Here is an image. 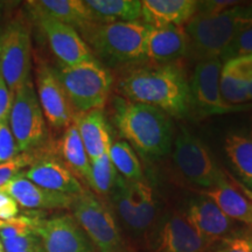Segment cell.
Returning <instances> with one entry per match:
<instances>
[{
    "label": "cell",
    "mask_w": 252,
    "mask_h": 252,
    "mask_svg": "<svg viewBox=\"0 0 252 252\" xmlns=\"http://www.w3.org/2000/svg\"><path fill=\"white\" fill-rule=\"evenodd\" d=\"M94 23H133L141 18V0H86Z\"/></svg>",
    "instance_id": "26"
},
{
    "label": "cell",
    "mask_w": 252,
    "mask_h": 252,
    "mask_svg": "<svg viewBox=\"0 0 252 252\" xmlns=\"http://www.w3.org/2000/svg\"><path fill=\"white\" fill-rule=\"evenodd\" d=\"M119 178L121 175L110 160L109 153H106L98 160L91 162L90 179L88 185L94 193L105 196L112 193Z\"/></svg>",
    "instance_id": "30"
},
{
    "label": "cell",
    "mask_w": 252,
    "mask_h": 252,
    "mask_svg": "<svg viewBox=\"0 0 252 252\" xmlns=\"http://www.w3.org/2000/svg\"><path fill=\"white\" fill-rule=\"evenodd\" d=\"M173 145L175 165L190 184L207 189L226 180L202 140L185 127L176 135Z\"/></svg>",
    "instance_id": "9"
},
{
    "label": "cell",
    "mask_w": 252,
    "mask_h": 252,
    "mask_svg": "<svg viewBox=\"0 0 252 252\" xmlns=\"http://www.w3.org/2000/svg\"><path fill=\"white\" fill-rule=\"evenodd\" d=\"M222 61L210 59L200 61L189 82L191 108L201 116H219L247 109L245 105H231L223 98L220 88V72Z\"/></svg>",
    "instance_id": "11"
},
{
    "label": "cell",
    "mask_w": 252,
    "mask_h": 252,
    "mask_svg": "<svg viewBox=\"0 0 252 252\" xmlns=\"http://www.w3.org/2000/svg\"><path fill=\"white\" fill-rule=\"evenodd\" d=\"M35 160L32 153H20L9 161L0 163V188L27 169Z\"/></svg>",
    "instance_id": "31"
},
{
    "label": "cell",
    "mask_w": 252,
    "mask_h": 252,
    "mask_svg": "<svg viewBox=\"0 0 252 252\" xmlns=\"http://www.w3.org/2000/svg\"><path fill=\"white\" fill-rule=\"evenodd\" d=\"M201 194L209 198L231 220L252 225V203L228 180L215 187L203 189Z\"/></svg>",
    "instance_id": "23"
},
{
    "label": "cell",
    "mask_w": 252,
    "mask_h": 252,
    "mask_svg": "<svg viewBox=\"0 0 252 252\" xmlns=\"http://www.w3.org/2000/svg\"><path fill=\"white\" fill-rule=\"evenodd\" d=\"M0 252H5V250H4V245H2L1 241H0Z\"/></svg>",
    "instance_id": "39"
},
{
    "label": "cell",
    "mask_w": 252,
    "mask_h": 252,
    "mask_svg": "<svg viewBox=\"0 0 252 252\" xmlns=\"http://www.w3.org/2000/svg\"><path fill=\"white\" fill-rule=\"evenodd\" d=\"M250 27H252V2H236L219 13L196 12L185 25L188 53L198 62L220 59L230 43Z\"/></svg>",
    "instance_id": "3"
},
{
    "label": "cell",
    "mask_w": 252,
    "mask_h": 252,
    "mask_svg": "<svg viewBox=\"0 0 252 252\" xmlns=\"http://www.w3.org/2000/svg\"><path fill=\"white\" fill-rule=\"evenodd\" d=\"M2 191L13 197L19 206L27 209H70L74 196L47 190L24 178L21 173L2 186Z\"/></svg>",
    "instance_id": "16"
},
{
    "label": "cell",
    "mask_w": 252,
    "mask_h": 252,
    "mask_svg": "<svg viewBox=\"0 0 252 252\" xmlns=\"http://www.w3.org/2000/svg\"><path fill=\"white\" fill-rule=\"evenodd\" d=\"M217 252H252V239L239 237L226 239Z\"/></svg>",
    "instance_id": "36"
},
{
    "label": "cell",
    "mask_w": 252,
    "mask_h": 252,
    "mask_svg": "<svg viewBox=\"0 0 252 252\" xmlns=\"http://www.w3.org/2000/svg\"><path fill=\"white\" fill-rule=\"evenodd\" d=\"M26 5L33 17L54 19L77 32L94 23L86 0H31Z\"/></svg>",
    "instance_id": "21"
},
{
    "label": "cell",
    "mask_w": 252,
    "mask_h": 252,
    "mask_svg": "<svg viewBox=\"0 0 252 252\" xmlns=\"http://www.w3.org/2000/svg\"><path fill=\"white\" fill-rule=\"evenodd\" d=\"M13 94H14L9 90L7 83L0 75V122L8 119Z\"/></svg>",
    "instance_id": "35"
},
{
    "label": "cell",
    "mask_w": 252,
    "mask_h": 252,
    "mask_svg": "<svg viewBox=\"0 0 252 252\" xmlns=\"http://www.w3.org/2000/svg\"><path fill=\"white\" fill-rule=\"evenodd\" d=\"M36 94L45 119L54 128H67L75 112L67 94L56 77L54 69L41 64L36 69Z\"/></svg>",
    "instance_id": "13"
},
{
    "label": "cell",
    "mask_w": 252,
    "mask_h": 252,
    "mask_svg": "<svg viewBox=\"0 0 252 252\" xmlns=\"http://www.w3.org/2000/svg\"><path fill=\"white\" fill-rule=\"evenodd\" d=\"M19 214V206L14 198L0 189V220H9L15 219Z\"/></svg>",
    "instance_id": "34"
},
{
    "label": "cell",
    "mask_w": 252,
    "mask_h": 252,
    "mask_svg": "<svg viewBox=\"0 0 252 252\" xmlns=\"http://www.w3.org/2000/svg\"><path fill=\"white\" fill-rule=\"evenodd\" d=\"M224 151L236 174L252 191V132L226 135Z\"/></svg>",
    "instance_id": "27"
},
{
    "label": "cell",
    "mask_w": 252,
    "mask_h": 252,
    "mask_svg": "<svg viewBox=\"0 0 252 252\" xmlns=\"http://www.w3.org/2000/svg\"><path fill=\"white\" fill-rule=\"evenodd\" d=\"M243 59L245 71L248 78V91H249V102H252V55L245 56Z\"/></svg>",
    "instance_id": "37"
},
{
    "label": "cell",
    "mask_w": 252,
    "mask_h": 252,
    "mask_svg": "<svg viewBox=\"0 0 252 252\" xmlns=\"http://www.w3.org/2000/svg\"><path fill=\"white\" fill-rule=\"evenodd\" d=\"M5 252H46L42 242L32 226V216H17L5 220L0 229Z\"/></svg>",
    "instance_id": "24"
},
{
    "label": "cell",
    "mask_w": 252,
    "mask_h": 252,
    "mask_svg": "<svg viewBox=\"0 0 252 252\" xmlns=\"http://www.w3.org/2000/svg\"><path fill=\"white\" fill-rule=\"evenodd\" d=\"M118 91L126 99L154 106L171 117H185L191 109L187 76L174 63L134 69L121 78Z\"/></svg>",
    "instance_id": "1"
},
{
    "label": "cell",
    "mask_w": 252,
    "mask_h": 252,
    "mask_svg": "<svg viewBox=\"0 0 252 252\" xmlns=\"http://www.w3.org/2000/svg\"><path fill=\"white\" fill-rule=\"evenodd\" d=\"M54 72L76 113L102 109L112 89L113 77L97 59L75 65H61Z\"/></svg>",
    "instance_id": "5"
},
{
    "label": "cell",
    "mask_w": 252,
    "mask_h": 252,
    "mask_svg": "<svg viewBox=\"0 0 252 252\" xmlns=\"http://www.w3.org/2000/svg\"><path fill=\"white\" fill-rule=\"evenodd\" d=\"M112 119L119 134L141 157L156 160L172 149L174 126L161 110L122 96L112 98Z\"/></svg>",
    "instance_id": "2"
},
{
    "label": "cell",
    "mask_w": 252,
    "mask_h": 252,
    "mask_svg": "<svg viewBox=\"0 0 252 252\" xmlns=\"http://www.w3.org/2000/svg\"><path fill=\"white\" fill-rule=\"evenodd\" d=\"M20 154L14 135L9 127L8 119L0 122V163L7 162Z\"/></svg>",
    "instance_id": "33"
},
{
    "label": "cell",
    "mask_w": 252,
    "mask_h": 252,
    "mask_svg": "<svg viewBox=\"0 0 252 252\" xmlns=\"http://www.w3.org/2000/svg\"><path fill=\"white\" fill-rule=\"evenodd\" d=\"M74 122L89 157L90 162L96 161L104 154L109 153L112 144L108 122L102 109L91 110L83 113H75Z\"/></svg>",
    "instance_id": "22"
},
{
    "label": "cell",
    "mask_w": 252,
    "mask_h": 252,
    "mask_svg": "<svg viewBox=\"0 0 252 252\" xmlns=\"http://www.w3.org/2000/svg\"><path fill=\"white\" fill-rule=\"evenodd\" d=\"M196 0H143L141 19L150 27H182L196 14Z\"/></svg>",
    "instance_id": "20"
},
{
    "label": "cell",
    "mask_w": 252,
    "mask_h": 252,
    "mask_svg": "<svg viewBox=\"0 0 252 252\" xmlns=\"http://www.w3.org/2000/svg\"><path fill=\"white\" fill-rule=\"evenodd\" d=\"M109 157L118 174L125 180H143V168L139 158L125 140L112 141L109 150Z\"/></svg>",
    "instance_id": "29"
},
{
    "label": "cell",
    "mask_w": 252,
    "mask_h": 252,
    "mask_svg": "<svg viewBox=\"0 0 252 252\" xmlns=\"http://www.w3.org/2000/svg\"><path fill=\"white\" fill-rule=\"evenodd\" d=\"M21 175L41 188L69 196H76L84 190L77 176L64 163L53 158L35 160Z\"/></svg>",
    "instance_id": "15"
},
{
    "label": "cell",
    "mask_w": 252,
    "mask_h": 252,
    "mask_svg": "<svg viewBox=\"0 0 252 252\" xmlns=\"http://www.w3.org/2000/svg\"><path fill=\"white\" fill-rule=\"evenodd\" d=\"M2 6H4V5H2V2H0V13H1V8H2Z\"/></svg>",
    "instance_id": "41"
},
{
    "label": "cell",
    "mask_w": 252,
    "mask_h": 252,
    "mask_svg": "<svg viewBox=\"0 0 252 252\" xmlns=\"http://www.w3.org/2000/svg\"><path fill=\"white\" fill-rule=\"evenodd\" d=\"M32 226L46 252H90L94 247L71 214L49 219L32 216Z\"/></svg>",
    "instance_id": "12"
},
{
    "label": "cell",
    "mask_w": 252,
    "mask_h": 252,
    "mask_svg": "<svg viewBox=\"0 0 252 252\" xmlns=\"http://www.w3.org/2000/svg\"><path fill=\"white\" fill-rule=\"evenodd\" d=\"M252 55V27L241 33L228 46L220 60L222 62L230 59L245 58Z\"/></svg>",
    "instance_id": "32"
},
{
    "label": "cell",
    "mask_w": 252,
    "mask_h": 252,
    "mask_svg": "<svg viewBox=\"0 0 252 252\" xmlns=\"http://www.w3.org/2000/svg\"><path fill=\"white\" fill-rule=\"evenodd\" d=\"M32 40L24 19L14 18L0 31V75L12 93L31 80Z\"/></svg>",
    "instance_id": "7"
},
{
    "label": "cell",
    "mask_w": 252,
    "mask_h": 252,
    "mask_svg": "<svg viewBox=\"0 0 252 252\" xmlns=\"http://www.w3.org/2000/svg\"><path fill=\"white\" fill-rule=\"evenodd\" d=\"M188 53L185 26H147L146 58L159 65L173 64Z\"/></svg>",
    "instance_id": "17"
},
{
    "label": "cell",
    "mask_w": 252,
    "mask_h": 252,
    "mask_svg": "<svg viewBox=\"0 0 252 252\" xmlns=\"http://www.w3.org/2000/svg\"><path fill=\"white\" fill-rule=\"evenodd\" d=\"M61 65H75L96 59L81 34L69 25L47 17H34Z\"/></svg>",
    "instance_id": "14"
},
{
    "label": "cell",
    "mask_w": 252,
    "mask_h": 252,
    "mask_svg": "<svg viewBox=\"0 0 252 252\" xmlns=\"http://www.w3.org/2000/svg\"><path fill=\"white\" fill-rule=\"evenodd\" d=\"M78 33L91 52L110 64H125L147 59V25L141 21L93 23Z\"/></svg>",
    "instance_id": "4"
},
{
    "label": "cell",
    "mask_w": 252,
    "mask_h": 252,
    "mask_svg": "<svg viewBox=\"0 0 252 252\" xmlns=\"http://www.w3.org/2000/svg\"><path fill=\"white\" fill-rule=\"evenodd\" d=\"M71 216L96 249L124 250V243L111 210L93 191L84 189L72 198Z\"/></svg>",
    "instance_id": "6"
},
{
    "label": "cell",
    "mask_w": 252,
    "mask_h": 252,
    "mask_svg": "<svg viewBox=\"0 0 252 252\" xmlns=\"http://www.w3.org/2000/svg\"><path fill=\"white\" fill-rule=\"evenodd\" d=\"M60 151L65 166L74 174L78 175V178L83 179L87 184H89L91 162L75 122H72L64 130L60 141Z\"/></svg>",
    "instance_id": "28"
},
{
    "label": "cell",
    "mask_w": 252,
    "mask_h": 252,
    "mask_svg": "<svg viewBox=\"0 0 252 252\" xmlns=\"http://www.w3.org/2000/svg\"><path fill=\"white\" fill-rule=\"evenodd\" d=\"M4 224H5V220H0V229H1L2 226H4Z\"/></svg>",
    "instance_id": "40"
},
{
    "label": "cell",
    "mask_w": 252,
    "mask_h": 252,
    "mask_svg": "<svg viewBox=\"0 0 252 252\" xmlns=\"http://www.w3.org/2000/svg\"><path fill=\"white\" fill-rule=\"evenodd\" d=\"M90 252H126V251L125 250H121V251H100V250H98V249L93 247V249H91Z\"/></svg>",
    "instance_id": "38"
},
{
    "label": "cell",
    "mask_w": 252,
    "mask_h": 252,
    "mask_svg": "<svg viewBox=\"0 0 252 252\" xmlns=\"http://www.w3.org/2000/svg\"><path fill=\"white\" fill-rule=\"evenodd\" d=\"M8 124L20 153H32L45 143L46 119L32 78L14 93Z\"/></svg>",
    "instance_id": "8"
},
{
    "label": "cell",
    "mask_w": 252,
    "mask_h": 252,
    "mask_svg": "<svg viewBox=\"0 0 252 252\" xmlns=\"http://www.w3.org/2000/svg\"><path fill=\"white\" fill-rule=\"evenodd\" d=\"M185 216L207 247L224 237L232 226V220L220 212L213 201L204 196L194 201Z\"/></svg>",
    "instance_id": "19"
},
{
    "label": "cell",
    "mask_w": 252,
    "mask_h": 252,
    "mask_svg": "<svg viewBox=\"0 0 252 252\" xmlns=\"http://www.w3.org/2000/svg\"><path fill=\"white\" fill-rule=\"evenodd\" d=\"M220 88L226 103L231 105H245L249 103L248 78L243 59H230L222 62Z\"/></svg>",
    "instance_id": "25"
},
{
    "label": "cell",
    "mask_w": 252,
    "mask_h": 252,
    "mask_svg": "<svg viewBox=\"0 0 252 252\" xmlns=\"http://www.w3.org/2000/svg\"><path fill=\"white\" fill-rule=\"evenodd\" d=\"M110 196L119 219L132 231L140 234L152 225L157 216V198L149 184L121 176Z\"/></svg>",
    "instance_id": "10"
},
{
    "label": "cell",
    "mask_w": 252,
    "mask_h": 252,
    "mask_svg": "<svg viewBox=\"0 0 252 252\" xmlns=\"http://www.w3.org/2000/svg\"><path fill=\"white\" fill-rule=\"evenodd\" d=\"M208 247L185 214H173L158 234L156 252H203Z\"/></svg>",
    "instance_id": "18"
}]
</instances>
